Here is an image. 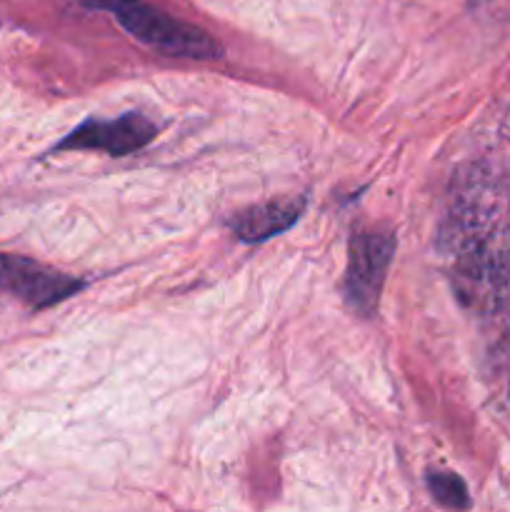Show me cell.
Listing matches in <instances>:
<instances>
[{
  "label": "cell",
  "mask_w": 510,
  "mask_h": 512,
  "mask_svg": "<svg viewBox=\"0 0 510 512\" xmlns=\"http://www.w3.org/2000/svg\"><path fill=\"white\" fill-rule=\"evenodd\" d=\"M98 5L108 8L133 38L160 53L198 60L220 58V45L205 30L170 18L143 0H100Z\"/></svg>",
  "instance_id": "obj_1"
},
{
  "label": "cell",
  "mask_w": 510,
  "mask_h": 512,
  "mask_svg": "<svg viewBox=\"0 0 510 512\" xmlns=\"http://www.w3.org/2000/svg\"><path fill=\"white\" fill-rule=\"evenodd\" d=\"M455 290L470 308H498L510 295V230L470 240L455 268Z\"/></svg>",
  "instance_id": "obj_2"
},
{
  "label": "cell",
  "mask_w": 510,
  "mask_h": 512,
  "mask_svg": "<svg viewBox=\"0 0 510 512\" xmlns=\"http://www.w3.org/2000/svg\"><path fill=\"white\" fill-rule=\"evenodd\" d=\"M395 253L393 233L358 230L350 238L348 273H345V298L350 308L360 315H373L378 308L380 290L388 275L390 260Z\"/></svg>",
  "instance_id": "obj_3"
},
{
  "label": "cell",
  "mask_w": 510,
  "mask_h": 512,
  "mask_svg": "<svg viewBox=\"0 0 510 512\" xmlns=\"http://www.w3.org/2000/svg\"><path fill=\"white\" fill-rule=\"evenodd\" d=\"M80 288L83 283L70 275L45 268L30 258L0 253V290H8L30 308H50V305L78 293Z\"/></svg>",
  "instance_id": "obj_4"
},
{
  "label": "cell",
  "mask_w": 510,
  "mask_h": 512,
  "mask_svg": "<svg viewBox=\"0 0 510 512\" xmlns=\"http://www.w3.org/2000/svg\"><path fill=\"white\" fill-rule=\"evenodd\" d=\"M158 135L153 120L140 113H125L115 120H85L83 125L65 135L55 150H103V153L130 155L145 148Z\"/></svg>",
  "instance_id": "obj_5"
},
{
  "label": "cell",
  "mask_w": 510,
  "mask_h": 512,
  "mask_svg": "<svg viewBox=\"0 0 510 512\" xmlns=\"http://www.w3.org/2000/svg\"><path fill=\"white\" fill-rule=\"evenodd\" d=\"M303 208L305 198L270 200V203L255 205V208L235 215L230 228H233L235 235H238L240 240H245V243H263V240L288 230L290 225L300 218Z\"/></svg>",
  "instance_id": "obj_6"
},
{
  "label": "cell",
  "mask_w": 510,
  "mask_h": 512,
  "mask_svg": "<svg viewBox=\"0 0 510 512\" xmlns=\"http://www.w3.org/2000/svg\"><path fill=\"white\" fill-rule=\"evenodd\" d=\"M428 490L433 493V498L438 500L445 508H468L470 498L468 490H465V483L455 473H430L428 475Z\"/></svg>",
  "instance_id": "obj_7"
}]
</instances>
